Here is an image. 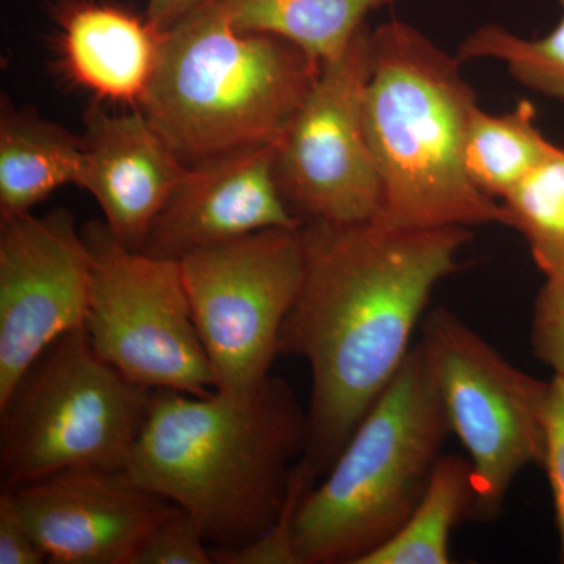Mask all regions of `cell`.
Instances as JSON below:
<instances>
[{
  "mask_svg": "<svg viewBox=\"0 0 564 564\" xmlns=\"http://www.w3.org/2000/svg\"><path fill=\"white\" fill-rule=\"evenodd\" d=\"M91 254L68 210L0 218V403L63 334L85 325Z\"/></svg>",
  "mask_w": 564,
  "mask_h": 564,
  "instance_id": "8fae6325",
  "label": "cell"
},
{
  "mask_svg": "<svg viewBox=\"0 0 564 564\" xmlns=\"http://www.w3.org/2000/svg\"><path fill=\"white\" fill-rule=\"evenodd\" d=\"M321 69L291 41L236 31L206 0L163 33L140 110L191 166L276 144Z\"/></svg>",
  "mask_w": 564,
  "mask_h": 564,
  "instance_id": "277c9868",
  "label": "cell"
},
{
  "mask_svg": "<svg viewBox=\"0 0 564 564\" xmlns=\"http://www.w3.org/2000/svg\"><path fill=\"white\" fill-rule=\"evenodd\" d=\"M234 29L291 41L323 65L343 57L370 11L392 0H215Z\"/></svg>",
  "mask_w": 564,
  "mask_h": 564,
  "instance_id": "e0dca14e",
  "label": "cell"
},
{
  "mask_svg": "<svg viewBox=\"0 0 564 564\" xmlns=\"http://www.w3.org/2000/svg\"><path fill=\"white\" fill-rule=\"evenodd\" d=\"M462 62L406 22L372 32L364 131L381 181L375 221L397 229L507 226L502 204L464 169V139L478 106Z\"/></svg>",
  "mask_w": 564,
  "mask_h": 564,
  "instance_id": "3957f363",
  "label": "cell"
},
{
  "mask_svg": "<svg viewBox=\"0 0 564 564\" xmlns=\"http://www.w3.org/2000/svg\"><path fill=\"white\" fill-rule=\"evenodd\" d=\"M507 226L524 237L544 276L564 267V144L502 198Z\"/></svg>",
  "mask_w": 564,
  "mask_h": 564,
  "instance_id": "ffe728a7",
  "label": "cell"
},
{
  "mask_svg": "<svg viewBox=\"0 0 564 564\" xmlns=\"http://www.w3.org/2000/svg\"><path fill=\"white\" fill-rule=\"evenodd\" d=\"M302 237L303 285L280 352L304 359L313 373L300 466L317 481L399 372L434 288L459 269L473 234L306 221Z\"/></svg>",
  "mask_w": 564,
  "mask_h": 564,
  "instance_id": "6da1fadb",
  "label": "cell"
},
{
  "mask_svg": "<svg viewBox=\"0 0 564 564\" xmlns=\"http://www.w3.org/2000/svg\"><path fill=\"white\" fill-rule=\"evenodd\" d=\"M206 0H148L147 20L158 31L169 32Z\"/></svg>",
  "mask_w": 564,
  "mask_h": 564,
  "instance_id": "4316f807",
  "label": "cell"
},
{
  "mask_svg": "<svg viewBox=\"0 0 564 564\" xmlns=\"http://www.w3.org/2000/svg\"><path fill=\"white\" fill-rule=\"evenodd\" d=\"M84 170L79 187L101 207L111 236L141 251L155 218L184 180L188 165L137 109L85 115Z\"/></svg>",
  "mask_w": 564,
  "mask_h": 564,
  "instance_id": "5bb4252c",
  "label": "cell"
},
{
  "mask_svg": "<svg viewBox=\"0 0 564 564\" xmlns=\"http://www.w3.org/2000/svg\"><path fill=\"white\" fill-rule=\"evenodd\" d=\"M212 549L187 511L170 505L141 541L131 564H210Z\"/></svg>",
  "mask_w": 564,
  "mask_h": 564,
  "instance_id": "7402d4cb",
  "label": "cell"
},
{
  "mask_svg": "<svg viewBox=\"0 0 564 564\" xmlns=\"http://www.w3.org/2000/svg\"><path fill=\"white\" fill-rule=\"evenodd\" d=\"M84 143L33 109L3 99L0 113V218L31 214L65 184L79 185Z\"/></svg>",
  "mask_w": 564,
  "mask_h": 564,
  "instance_id": "2e32d148",
  "label": "cell"
},
{
  "mask_svg": "<svg viewBox=\"0 0 564 564\" xmlns=\"http://www.w3.org/2000/svg\"><path fill=\"white\" fill-rule=\"evenodd\" d=\"M554 499L558 558L564 564V378L549 381L544 408L543 466Z\"/></svg>",
  "mask_w": 564,
  "mask_h": 564,
  "instance_id": "d4e9b609",
  "label": "cell"
},
{
  "mask_svg": "<svg viewBox=\"0 0 564 564\" xmlns=\"http://www.w3.org/2000/svg\"><path fill=\"white\" fill-rule=\"evenodd\" d=\"M419 344L452 433L473 464L470 521H496L521 470L543 466L549 381L508 362L447 307L423 317Z\"/></svg>",
  "mask_w": 564,
  "mask_h": 564,
  "instance_id": "52a82bcc",
  "label": "cell"
},
{
  "mask_svg": "<svg viewBox=\"0 0 564 564\" xmlns=\"http://www.w3.org/2000/svg\"><path fill=\"white\" fill-rule=\"evenodd\" d=\"M530 340L534 358L564 378V267L545 276L534 300Z\"/></svg>",
  "mask_w": 564,
  "mask_h": 564,
  "instance_id": "cb8c5ba5",
  "label": "cell"
},
{
  "mask_svg": "<svg viewBox=\"0 0 564 564\" xmlns=\"http://www.w3.org/2000/svg\"><path fill=\"white\" fill-rule=\"evenodd\" d=\"M475 503L469 458L443 455L429 488L402 529L361 564H451V536L462 521H470Z\"/></svg>",
  "mask_w": 564,
  "mask_h": 564,
  "instance_id": "ac0fdd59",
  "label": "cell"
},
{
  "mask_svg": "<svg viewBox=\"0 0 564 564\" xmlns=\"http://www.w3.org/2000/svg\"><path fill=\"white\" fill-rule=\"evenodd\" d=\"M315 485L300 463L293 470L291 492L280 518L262 536L236 549H212V558L218 564H300L293 547V521L304 494Z\"/></svg>",
  "mask_w": 564,
  "mask_h": 564,
  "instance_id": "603a6c76",
  "label": "cell"
},
{
  "mask_svg": "<svg viewBox=\"0 0 564 564\" xmlns=\"http://www.w3.org/2000/svg\"><path fill=\"white\" fill-rule=\"evenodd\" d=\"M215 391L247 397L270 377L304 278L300 228H269L181 259Z\"/></svg>",
  "mask_w": 564,
  "mask_h": 564,
  "instance_id": "9c48e42d",
  "label": "cell"
},
{
  "mask_svg": "<svg viewBox=\"0 0 564 564\" xmlns=\"http://www.w3.org/2000/svg\"><path fill=\"white\" fill-rule=\"evenodd\" d=\"M47 563L131 564L169 500L126 473L79 470L9 489Z\"/></svg>",
  "mask_w": 564,
  "mask_h": 564,
  "instance_id": "7c38bea8",
  "label": "cell"
},
{
  "mask_svg": "<svg viewBox=\"0 0 564 564\" xmlns=\"http://www.w3.org/2000/svg\"><path fill=\"white\" fill-rule=\"evenodd\" d=\"M274 150L248 148L188 166L141 251L181 261L262 229L300 228L278 185Z\"/></svg>",
  "mask_w": 564,
  "mask_h": 564,
  "instance_id": "4fadbf2b",
  "label": "cell"
},
{
  "mask_svg": "<svg viewBox=\"0 0 564 564\" xmlns=\"http://www.w3.org/2000/svg\"><path fill=\"white\" fill-rule=\"evenodd\" d=\"M47 562L35 538L29 532L9 489L0 494V564Z\"/></svg>",
  "mask_w": 564,
  "mask_h": 564,
  "instance_id": "484cf974",
  "label": "cell"
},
{
  "mask_svg": "<svg viewBox=\"0 0 564 564\" xmlns=\"http://www.w3.org/2000/svg\"><path fill=\"white\" fill-rule=\"evenodd\" d=\"M562 20L543 39L527 40L502 25L486 24L470 33L456 52L459 62L494 58L527 88L564 101V0Z\"/></svg>",
  "mask_w": 564,
  "mask_h": 564,
  "instance_id": "44dd1931",
  "label": "cell"
},
{
  "mask_svg": "<svg viewBox=\"0 0 564 564\" xmlns=\"http://www.w3.org/2000/svg\"><path fill=\"white\" fill-rule=\"evenodd\" d=\"M55 21L62 68L70 80L99 98L140 104L165 32L147 17L99 0H66Z\"/></svg>",
  "mask_w": 564,
  "mask_h": 564,
  "instance_id": "9a60e30c",
  "label": "cell"
},
{
  "mask_svg": "<svg viewBox=\"0 0 564 564\" xmlns=\"http://www.w3.org/2000/svg\"><path fill=\"white\" fill-rule=\"evenodd\" d=\"M536 124V107L521 99L513 110L491 115L475 107L464 139V169L489 198L502 199L555 150Z\"/></svg>",
  "mask_w": 564,
  "mask_h": 564,
  "instance_id": "d6986e66",
  "label": "cell"
},
{
  "mask_svg": "<svg viewBox=\"0 0 564 564\" xmlns=\"http://www.w3.org/2000/svg\"><path fill=\"white\" fill-rule=\"evenodd\" d=\"M82 236L91 254L84 326L99 358L152 391L214 392L181 262L124 247L106 223H90Z\"/></svg>",
  "mask_w": 564,
  "mask_h": 564,
  "instance_id": "ba28073f",
  "label": "cell"
},
{
  "mask_svg": "<svg viewBox=\"0 0 564 564\" xmlns=\"http://www.w3.org/2000/svg\"><path fill=\"white\" fill-rule=\"evenodd\" d=\"M372 29L364 25L337 61L323 63L274 150V174L300 221L377 218L381 181L362 104L372 70Z\"/></svg>",
  "mask_w": 564,
  "mask_h": 564,
  "instance_id": "30bf717a",
  "label": "cell"
},
{
  "mask_svg": "<svg viewBox=\"0 0 564 564\" xmlns=\"http://www.w3.org/2000/svg\"><path fill=\"white\" fill-rule=\"evenodd\" d=\"M307 432V411L273 375L247 397L158 389L124 473L187 511L210 549L242 547L280 518Z\"/></svg>",
  "mask_w": 564,
  "mask_h": 564,
  "instance_id": "7a4b0ae2",
  "label": "cell"
},
{
  "mask_svg": "<svg viewBox=\"0 0 564 564\" xmlns=\"http://www.w3.org/2000/svg\"><path fill=\"white\" fill-rule=\"evenodd\" d=\"M452 433L421 344L359 423L293 521L300 564H361L399 532Z\"/></svg>",
  "mask_w": 564,
  "mask_h": 564,
  "instance_id": "5b68a950",
  "label": "cell"
},
{
  "mask_svg": "<svg viewBox=\"0 0 564 564\" xmlns=\"http://www.w3.org/2000/svg\"><path fill=\"white\" fill-rule=\"evenodd\" d=\"M152 393L99 358L85 326L63 334L0 403L2 488L79 470L124 473Z\"/></svg>",
  "mask_w": 564,
  "mask_h": 564,
  "instance_id": "8992f818",
  "label": "cell"
}]
</instances>
